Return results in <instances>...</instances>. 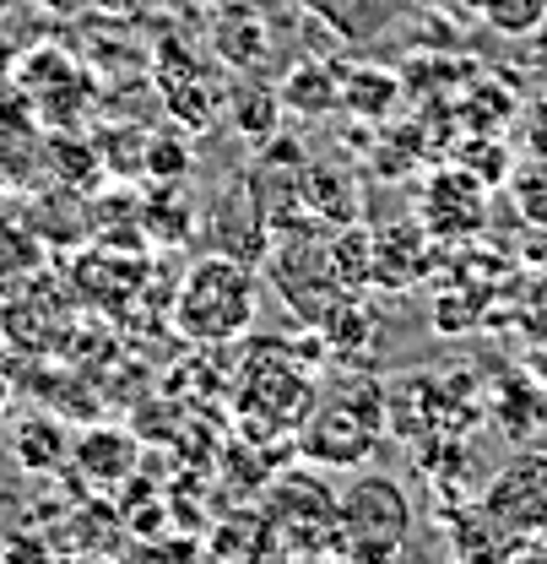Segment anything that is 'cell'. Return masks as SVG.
<instances>
[{"label":"cell","instance_id":"obj_2","mask_svg":"<svg viewBox=\"0 0 547 564\" xmlns=\"http://www.w3.org/2000/svg\"><path fill=\"white\" fill-rule=\"evenodd\" d=\"M337 516L352 560H396L412 538V499L385 473L358 467V478H347V489L337 494Z\"/></svg>","mask_w":547,"mask_h":564},{"label":"cell","instance_id":"obj_1","mask_svg":"<svg viewBox=\"0 0 547 564\" xmlns=\"http://www.w3.org/2000/svg\"><path fill=\"white\" fill-rule=\"evenodd\" d=\"M255 310H261L255 267L217 250V256H206L185 272L179 299H174V326L190 343H233L255 326Z\"/></svg>","mask_w":547,"mask_h":564},{"label":"cell","instance_id":"obj_19","mask_svg":"<svg viewBox=\"0 0 547 564\" xmlns=\"http://www.w3.org/2000/svg\"><path fill=\"white\" fill-rule=\"evenodd\" d=\"M304 11H315V17H326V22H347V6L352 0H298Z\"/></svg>","mask_w":547,"mask_h":564},{"label":"cell","instance_id":"obj_6","mask_svg":"<svg viewBox=\"0 0 547 564\" xmlns=\"http://www.w3.org/2000/svg\"><path fill=\"white\" fill-rule=\"evenodd\" d=\"M482 510L504 527V532H543L547 527V462L526 456L515 467H504L488 494H482Z\"/></svg>","mask_w":547,"mask_h":564},{"label":"cell","instance_id":"obj_22","mask_svg":"<svg viewBox=\"0 0 547 564\" xmlns=\"http://www.w3.org/2000/svg\"><path fill=\"white\" fill-rule=\"evenodd\" d=\"M0 408H6V380H0Z\"/></svg>","mask_w":547,"mask_h":564},{"label":"cell","instance_id":"obj_18","mask_svg":"<svg viewBox=\"0 0 547 564\" xmlns=\"http://www.w3.org/2000/svg\"><path fill=\"white\" fill-rule=\"evenodd\" d=\"M526 147H532V152H547V104L526 115Z\"/></svg>","mask_w":547,"mask_h":564},{"label":"cell","instance_id":"obj_11","mask_svg":"<svg viewBox=\"0 0 547 564\" xmlns=\"http://www.w3.org/2000/svg\"><path fill=\"white\" fill-rule=\"evenodd\" d=\"M298 191H304V202L309 207H320L326 223H352L358 217V202H352V180L337 174V169H304V180H298Z\"/></svg>","mask_w":547,"mask_h":564},{"label":"cell","instance_id":"obj_10","mask_svg":"<svg viewBox=\"0 0 547 564\" xmlns=\"http://www.w3.org/2000/svg\"><path fill=\"white\" fill-rule=\"evenodd\" d=\"M282 109H293V115H331V109H342V76L331 66H315V61L287 70Z\"/></svg>","mask_w":547,"mask_h":564},{"label":"cell","instance_id":"obj_9","mask_svg":"<svg viewBox=\"0 0 547 564\" xmlns=\"http://www.w3.org/2000/svg\"><path fill=\"white\" fill-rule=\"evenodd\" d=\"M206 549L211 554H233V560H261V554H282V543H276V521L266 510H233V516H222L217 527H211V538H206Z\"/></svg>","mask_w":547,"mask_h":564},{"label":"cell","instance_id":"obj_5","mask_svg":"<svg viewBox=\"0 0 547 564\" xmlns=\"http://www.w3.org/2000/svg\"><path fill=\"white\" fill-rule=\"evenodd\" d=\"M315 408V380L287 358L282 343H266L239 375V419L272 423V429H298Z\"/></svg>","mask_w":547,"mask_h":564},{"label":"cell","instance_id":"obj_13","mask_svg":"<svg viewBox=\"0 0 547 564\" xmlns=\"http://www.w3.org/2000/svg\"><path fill=\"white\" fill-rule=\"evenodd\" d=\"M478 17L504 33V39H526V33H543L547 28V0H472Z\"/></svg>","mask_w":547,"mask_h":564},{"label":"cell","instance_id":"obj_15","mask_svg":"<svg viewBox=\"0 0 547 564\" xmlns=\"http://www.w3.org/2000/svg\"><path fill=\"white\" fill-rule=\"evenodd\" d=\"M396 98H402V87H396V76H385V70H347L342 76V104L358 109V115H374V120H380Z\"/></svg>","mask_w":547,"mask_h":564},{"label":"cell","instance_id":"obj_8","mask_svg":"<svg viewBox=\"0 0 547 564\" xmlns=\"http://www.w3.org/2000/svg\"><path fill=\"white\" fill-rule=\"evenodd\" d=\"M70 462L98 484V489H114L136 473V440L125 429H87L76 445H70Z\"/></svg>","mask_w":547,"mask_h":564},{"label":"cell","instance_id":"obj_12","mask_svg":"<svg viewBox=\"0 0 547 564\" xmlns=\"http://www.w3.org/2000/svg\"><path fill=\"white\" fill-rule=\"evenodd\" d=\"M510 202L532 228H547V152H532L510 169Z\"/></svg>","mask_w":547,"mask_h":564},{"label":"cell","instance_id":"obj_14","mask_svg":"<svg viewBox=\"0 0 547 564\" xmlns=\"http://www.w3.org/2000/svg\"><path fill=\"white\" fill-rule=\"evenodd\" d=\"M228 115H233V126H239L244 137H272L276 115H282V93H276V87H233Z\"/></svg>","mask_w":547,"mask_h":564},{"label":"cell","instance_id":"obj_3","mask_svg":"<svg viewBox=\"0 0 547 564\" xmlns=\"http://www.w3.org/2000/svg\"><path fill=\"white\" fill-rule=\"evenodd\" d=\"M380 429H385V402H369V408H363V397L320 402L298 423V456L326 473H358L374 456Z\"/></svg>","mask_w":547,"mask_h":564},{"label":"cell","instance_id":"obj_7","mask_svg":"<svg viewBox=\"0 0 547 564\" xmlns=\"http://www.w3.org/2000/svg\"><path fill=\"white\" fill-rule=\"evenodd\" d=\"M482 212H488V202H482V180H478V174H467V169L439 174V180L428 185V202H423L428 228H434V234H450V239L478 234Z\"/></svg>","mask_w":547,"mask_h":564},{"label":"cell","instance_id":"obj_4","mask_svg":"<svg viewBox=\"0 0 547 564\" xmlns=\"http://www.w3.org/2000/svg\"><path fill=\"white\" fill-rule=\"evenodd\" d=\"M266 516L276 521L282 554H347L337 494L326 489L315 473H287V478H276L272 499H266Z\"/></svg>","mask_w":547,"mask_h":564},{"label":"cell","instance_id":"obj_17","mask_svg":"<svg viewBox=\"0 0 547 564\" xmlns=\"http://www.w3.org/2000/svg\"><path fill=\"white\" fill-rule=\"evenodd\" d=\"M190 163H196V158H190V147L179 137H168V131H163V137H146V174H152V180L174 185V180L190 174Z\"/></svg>","mask_w":547,"mask_h":564},{"label":"cell","instance_id":"obj_20","mask_svg":"<svg viewBox=\"0 0 547 564\" xmlns=\"http://www.w3.org/2000/svg\"><path fill=\"white\" fill-rule=\"evenodd\" d=\"M44 11H61V17H70V11H87L92 0H39Z\"/></svg>","mask_w":547,"mask_h":564},{"label":"cell","instance_id":"obj_16","mask_svg":"<svg viewBox=\"0 0 547 564\" xmlns=\"http://www.w3.org/2000/svg\"><path fill=\"white\" fill-rule=\"evenodd\" d=\"M17 462L28 467V473H50V467H61L66 462V440H61V429L44 419H28L22 423V434H17Z\"/></svg>","mask_w":547,"mask_h":564},{"label":"cell","instance_id":"obj_21","mask_svg":"<svg viewBox=\"0 0 547 564\" xmlns=\"http://www.w3.org/2000/svg\"><path fill=\"white\" fill-rule=\"evenodd\" d=\"M6 11H11V0H0V22H6Z\"/></svg>","mask_w":547,"mask_h":564}]
</instances>
